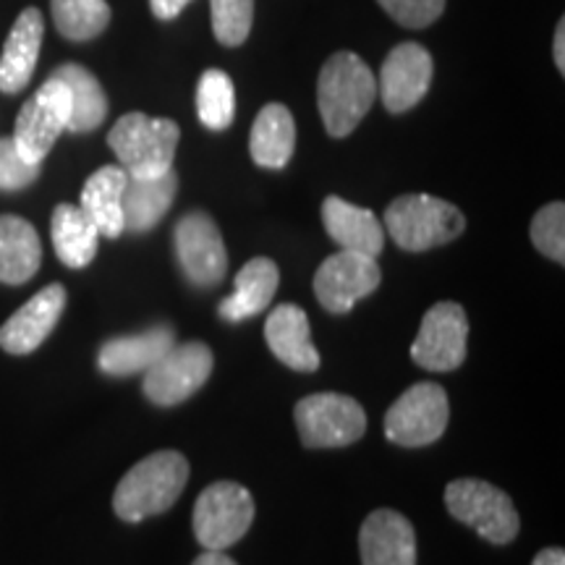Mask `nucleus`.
Returning <instances> with one entry per match:
<instances>
[{"instance_id": "obj_14", "label": "nucleus", "mask_w": 565, "mask_h": 565, "mask_svg": "<svg viewBox=\"0 0 565 565\" xmlns=\"http://www.w3.org/2000/svg\"><path fill=\"white\" fill-rule=\"evenodd\" d=\"M433 55L416 42L395 45L380 71L377 92L391 113H406L427 95L433 84Z\"/></svg>"}, {"instance_id": "obj_30", "label": "nucleus", "mask_w": 565, "mask_h": 565, "mask_svg": "<svg viewBox=\"0 0 565 565\" xmlns=\"http://www.w3.org/2000/svg\"><path fill=\"white\" fill-rule=\"evenodd\" d=\"M212 32L221 45L236 47L246 42L254 24V0H210Z\"/></svg>"}, {"instance_id": "obj_18", "label": "nucleus", "mask_w": 565, "mask_h": 565, "mask_svg": "<svg viewBox=\"0 0 565 565\" xmlns=\"http://www.w3.org/2000/svg\"><path fill=\"white\" fill-rule=\"evenodd\" d=\"M42 38H45V19L38 9H24L13 21L9 38H6L3 55H0V92L17 95L32 82L38 66Z\"/></svg>"}, {"instance_id": "obj_32", "label": "nucleus", "mask_w": 565, "mask_h": 565, "mask_svg": "<svg viewBox=\"0 0 565 565\" xmlns=\"http://www.w3.org/2000/svg\"><path fill=\"white\" fill-rule=\"evenodd\" d=\"M42 166L21 158L11 137H0V192H19L38 181Z\"/></svg>"}, {"instance_id": "obj_15", "label": "nucleus", "mask_w": 565, "mask_h": 565, "mask_svg": "<svg viewBox=\"0 0 565 565\" xmlns=\"http://www.w3.org/2000/svg\"><path fill=\"white\" fill-rule=\"evenodd\" d=\"M66 288L61 282H51L34 294L19 312H13L0 328V349L13 356H26L38 351L47 335L58 324L63 309H66Z\"/></svg>"}, {"instance_id": "obj_28", "label": "nucleus", "mask_w": 565, "mask_h": 565, "mask_svg": "<svg viewBox=\"0 0 565 565\" xmlns=\"http://www.w3.org/2000/svg\"><path fill=\"white\" fill-rule=\"evenodd\" d=\"M55 30L66 40L87 42L110 24V6L105 0H51Z\"/></svg>"}, {"instance_id": "obj_35", "label": "nucleus", "mask_w": 565, "mask_h": 565, "mask_svg": "<svg viewBox=\"0 0 565 565\" xmlns=\"http://www.w3.org/2000/svg\"><path fill=\"white\" fill-rule=\"evenodd\" d=\"M553 58H555L557 71H561V74H565V21L563 19H561V24H557V30H555Z\"/></svg>"}, {"instance_id": "obj_36", "label": "nucleus", "mask_w": 565, "mask_h": 565, "mask_svg": "<svg viewBox=\"0 0 565 565\" xmlns=\"http://www.w3.org/2000/svg\"><path fill=\"white\" fill-rule=\"evenodd\" d=\"M192 565H238V563L225 555L223 550H207V553H202Z\"/></svg>"}, {"instance_id": "obj_27", "label": "nucleus", "mask_w": 565, "mask_h": 565, "mask_svg": "<svg viewBox=\"0 0 565 565\" xmlns=\"http://www.w3.org/2000/svg\"><path fill=\"white\" fill-rule=\"evenodd\" d=\"M51 236L58 259L71 270H82L87 267L97 254V242H100V231L89 221L87 212L76 204H58L53 210Z\"/></svg>"}, {"instance_id": "obj_6", "label": "nucleus", "mask_w": 565, "mask_h": 565, "mask_svg": "<svg viewBox=\"0 0 565 565\" xmlns=\"http://www.w3.org/2000/svg\"><path fill=\"white\" fill-rule=\"evenodd\" d=\"M254 521V498L236 482L204 487L194 505V536L204 550H228L242 542Z\"/></svg>"}, {"instance_id": "obj_8", "label": "nucleus", "mask_w": 565, "mask_h": 565, "mask_svg": "<svg viewBox=\"0 0 565 565\" xmlns=\"http://www.w3.org/2000/svg\"><path fill=\"white\" fill-rule=\"evenodd\" d=\"M68 118L71 97L66 84L51 76L24 103V108L19 110L11 139L21 152V158L26 162H34V166H42V160L53 150L61 134L68 129Z\"/></svg>"}, {"instance_id": "obj_17", "label": "nucleus", "mask_w": 565, "mask_h": 565, "mask_svg": "<svg viewBox=\"0 0 565 565\" xmlns=\"http://www.w3.org/2000/svg\"><path fill=\"white\" fill-rule=\"evenodd\" d=\"M175 341V330L171 324H154L150 330H141L134 335L113 338L97 353V366L110 377H131L145 374L166 356Z\"/></svg>"}, {"instance_id": "obj_4", "label": "nucleus", "mask_w": 565, "mask_h": 565, "mask_svg": "<svg viewBox=\"0 0 565 565\" xmlns=\"http://www.w3.org/2000/svg\"><path fill=\"white\" fill-rule=\"evenodd\" d=\"M387 236L404 252H427L456 242L466 231V217L456 204L429 194H404L385 210Z\"/></svg>"}, {"instance_id": "obj_9", "label": "nucleus", "mask_w": 565, "mask_h": 565, "mask_svg": "<svg viewBox=\"0 0 565 565\" xmlns=\"http://www.w3.org/2000/svg\"><path fill=\"white\" fill-rule=\"evenodd\" d=\"M450 419L448 393L437 383H416L385 414V437L404 448L440 440Z\"/></svg>"}, {"instance_id": "obj_33", "label": "nucleus", "mask_w": 565, "mask_h": 565, "mask_svg": "<svg viewBox=\"0 0 565 565\" xmlns=\"http://www.w3.org/2000/svg\"><path fill=\"white\" fill-rule=\"evenodd\" d=\"M401 26L408 30H422L433 21L440 19L445 11V0H377Z\"/></svg>"}, {"instance_id": "obj_10", "label": "nucleus", "mask_w": 565, "mask_h": 565, "mask_svg": "<svg viewBox=\"0 0 565 565\" xmlns=\"http://www.w3.org/2000/svg\"><path fill=\"white\" fill-rule=\"evenodd\" d=\"M173 246L183 275L196 288L217 286L228 273V252L221 228L207 212H186L173 231Z\"/></svg>"}, {"instance_id": "obj_3", "label": "nucleus", "mask_w": 565, "mask_h": 565, "mask_svg": "<svg viewBox=\"0 0 565 565\" xmlns=\"http://www.w3.org/2000/svg\"><path fill=\"white\" fill-rule=\"evenodd\" d=\"M181 129L171 118L126 113L108 134L110 150L131 179H154L173 168Z\"/></svg>"}, {"instance_id": "obj_13", "label": "nucleus", "mask_w": 565, "mask_h": 565, "mask_svg": "<svg viewBox=\"0 0 565 565\" xmlns=\"http://www.w3.org/2000/svg\"><path fill=\"white\" fill-rule=\"evenodd\" d=\"M469 320L461 303L440 301L424 315L419 335L412 345V359L422 370L454 372L466 359Z\"/></svg>"}, {"instance_id": "obj_23", "label": "nucleus", "mask_w": 565, "mask_h": 565, "mask_svg": "<svg viewBox=\"0 0 565 565\" xmlns=\"http://www.w3.org/2000/svg\"><path fill=\"white\" fill-rule=\"evenodd\" d=\"M296 150V124L291 110L280 103L265 105L254 118L249 134V152L252 160L259 168L280 171L288 166Z\"/></svg>"}, {"instance_id": "obj_21", "label": "nucleus", "mask_w": 565, "mask_h": 565, "mask_svg": "<svg viewBox=\"0 0 565 565\" xmlns=\"http://www.w3.org/2000/svg\"><path fill=\"white\" fill-rule=\"evenodd\" d=\"M179 194V175L171 168L154 179H131L124 189V231L147 233L168 215L171 204Z\"/></svg>"}, {"instance_id": "obj_5", "label": "nucleus", "mask_w": 565, "mask_h": 565, "mask_svg": "<svg viewBox=\"0 0 565 565\" xmlns=\"http://www.w3.org/2000/svg\"><path fill=\"white\" fill-rule=\"evenodd\" d=\"M445 505L454 519L471 526L492 545H508L519 536V513L503 490L482 479H456L445 487Z\"/></svg>"}, {"instance_id": "obj_1", "label": "nucleus", "mask_w": 565, "mask_h": 565, "mask_svg": "<svg viewBox=\"0 0 565 565\" xmlns=\"http://www.w3.org/2000/svg\"><path fill=\"white\" fill-rule=\"evenodd\" d=\"M189 482V461L175 450H160L131 466L113 494V511L126 524H139L171 511Z\"/></svg>"}, {"instance_id": "obj_25", "label": "nucleus", "mask_w": 565, "mask_h": 565, "mask_svg": "<svg viewBox=\"0 0 565 565\" xmlns=\"http://www.w3.org/2000/svg\"><path fill=\"white\" fill-rule=\"evenodd\" d=\"M42 263V244L30 221L0 215V282L21 286L34 278Z\"/></svg>"}, {"instance_id": "obj_12", "label": "nucleus", "mask_w": 565, "mask_h": 565, "mask_svg": "<svg viewBox=\"0 0 565 565\" xmlns=\"http://www.w3.org/2000/svg\"><path fill=\"white\" fill-rule=\"evenodd\" d=\"M383 273L374 257L341 249L317 267L315 294L330 315H349L359 301L377 291Z\"/></svg>"}, {"instance_id": "obj_16", "label": "nucleus", "mask_w": 565, "mask_h": 565, "mask_svg": "<svg viewBox=\"0 0 565 565\" xmlns=\"http://www.w3.org/2000/svg\"><path fill=\"white\" fill-rule=\"evenodd\" d=\"M362 565H416V536L406 515L380 508L364 519L359 532Z\"/></svg>"}, {"instance_id": "obj_7", "label": "nucleus", "mask_w": 565, "mask_h": 565, "mask_svg": "<svg viewBox=\"0 0 565 565\" xmlns=\"http://www.w3.org/2000/svg\"><path fill=\"white\" fill-rule=\"evenodd\" d=\"M296 429L307 448H345L362 440L366 414L359 401L338 393L307 395L296 404Z\"/></svg>"}, {"instance_id": "obj_22", "label": "nucleus", "mask_w": 565, "mask_h": 565, "mask_svg": "<svg viewBox=\"0 0 565 565\" xmlns=\"http://www.w3.org/2000/svg\"><path fill=\"white\" fill-rule=\"evenodd\" d=\"M278 265L267 257H254L238 270L236 291L217 307V312L228 322H242L254 315H263L270 307L275 291H278Z\"/></svg>"}, {"instance_id": "obj_29", "label": "nucleus", "mask_w": 565, "mask_h": 565, "mask_svg": "<svg viewBox=\"0 0 565 565\" xmlns=\"http://www.w3.org/2000/svg\"><path fill=\"white\" fill-rule=\"evenodd\" d=\"M196 116L210 131H223L236 116V89L221 68H207L196 84Z\"/></svg>"}, {"instance_id": "obj_2", "label": "nucleus", "mask_w": 565, "mask_h": 565, "mask_svg": "<svg viewBox=\"0 0 565 565\" xmlns=\"http://www.w3.org/2000/svg\"><path fill=\"white\" fill-rule=\"evenodd\" d=\"M374 97H377V82L372 68L356 53H335L322 66L317 82V105L330 137H349L364 121Z\"/></svg>"}, {"instance_id": "obj_20", "label": "nucleus", "mask_w": 565, "mask_h": 565, "mask_svg": "<svg viewBox=\"0 0 565 565\" xmlns=\"http://www.w3.org/2000/svg\"><path fill=\"white\" fill-rule=\"evenodd\" d=\"M322 223L330 238L345 252H359L366 257H377L385 246V228L372 210L328 196L322 202Z\"/></svg>"}, {"instance_id": "obj_37", "label": "nucleus", "mask_w": 565, "mask_h": 565, "mask_svg": "<svg viewBox=\"0 0 565 565\" xmlns=\"http://www.w3.org/2000/svg\"><path fill=\"white\" fill-rule=\"evenodd\" d=\"M532 565H565V553L561 547H547L534 557Z\"/></svg>"}, {"instance_id": "obj_26", "label": "nucleus", "mask_w": 565, "mask_h": 565, "mask_svg": "<svg viewBox=\"0 0 565 565\" xmlns=\"http://www.w3.org/2000/svg\"><path fill=\"white\" fill-rule=\"evenodd\" d=\"M51 76L66 84L71 97V118L68 129L74 134L95 131L108 118V95H105L103 84L97 76L79 63H63L53 71Z\"/></svg>"}, {"instance_id": "obj_19", "label": "nucleus", "mask_w": 565, "mask_h": 565, "mask_svg": "<svg viewBox=\"0 0 565 565\" xmlns=\"http://www.w3.org/2000/svg\"><path fill=\"white\" fill-rule=\"evenodd\" d=\"M265 338L275 359L296 372L320 370V353L309 333V317L296 303L275 307L265 322Z\"/></svg>"}, {"instance_id": "obj_11", "label": "nucleus", "mask_w": 565, "mask_h": 565, "mask_svg": "<svg viewBox=\"0 0 565 565\" xmlns=\"http://www.w3.org/2000/svg\"><path fill=\"white\" fill-rule=\"evenodd\" d=\"M212 364L215 359L204 343H175L152 370L145 372L141 387L154 406H179L207 383Z\"/></svg>"}, {"instance_id": "obj_31", "label": "nucleus", "mask_w": 565, "mask_h": 565, "mask_svg": "<svg viewBox=\"0 0 565 565\" xmlns=\"http://www.w3.org/2000/svg\"><path fill=\"white\" fill-rule=\"evenodd\" d=\"M532 244L545 257L555 259L557 265L565 263V204H545L532 221Z\"/></svg>"}, {"instance_id": "obj_24", "label": "nucleus", "mask_w": 565, "mask_h": 565, "mask_svg": "<svg viewBox=\"0 0 565 565\" xmlns=\"http://www.w3.org/2000/svg\"><path fill=\"white\" fill-rule=\"evenodd\" d=\"M129 181V173L121 166H103L84 183L82 204L79 207L87 212V217L97 225L100 236L118 238L124 231V189Z\"/></svg>"}, {"instance_id": "obj_34", "label": "nucleus", "mask_w": 565, "mask_h": 565, "mask_svg": "<svg viewBox=\"0 0 565 565\" xmlns=\"http://www.w3.org/2000/svg\"><path fill=\"white\" fill-rule=\"evenodd\" d=\"M189 3H192V0H150V9L158 19L171 21L179 17V13L186 9Z\"/></svg>"}]
</instances>
